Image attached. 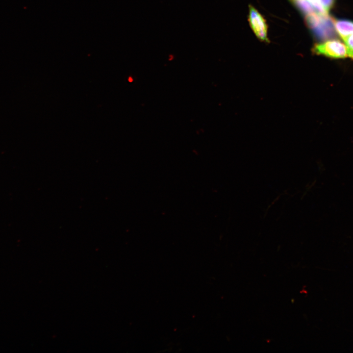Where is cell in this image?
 Segmentation results:
<instances>
[{"label":"cell","mask_w":353,"mask_h":353,"mask_svg":"<svg viewBox=\"0 0 353 353\" xmlns=\"http://www.w3.org/2000/svg\"><path fill=\"white\" fill-rule=\"evenodd\" d=\"M306 23L319 39L330 37L333 34V24L327 15L314 12L306 16Z\"/></svg>","instance_id":"cell-1"},{"label":"cell","mask_w":353,"mask_h":353,"mask_svg":"<svg viewBox=\"0 0 353 353\" xmlns=\"http://www.w3.org/2000/svg\"><path fill=\"white\" fill-rule=\"evenodd\" d=\"M312 51L315 54L332 59H344L348 57L345 44L337 40H328L315 44Z\"/></svg>","instance_id":"cell-2"},{"label":"cell","mask_w":353,"mask_h":353,"mask_svg":"<svg viewBox=\"0 0 353 353\" xmlns=\"http://www.w3.org/2000/svg\"><path fill=\"white\" fill-rule=\"evenodd\" d=\"M249 21L256 37L262 41L268 42L267 25L263 17L252 6L249 7Z\"/></svg>","instance_id":"cell-3"},{"label":"cell","mask_w":353,"mask_h":353,"mask_svg":"<svg viewBox=\"0 0 353 353\" xmlns=\"http://www.w3.org/2000/svg\"><path fill=\"white\" fill-rule=\"evenodd\" d=\"M333 25L335 29L342 39L353 34V22L352 21L338 20L335 21Z\"/></svg>","instance_id":"cell-4"},{"label":"cell","mask_w":353,"mask_h":353,"mask_svg":"<svg viewBox=\"0 0 353 353\" xmlns=\"http://www.w3.org/2000/svg\"><path fill=\"white\" fill-rule=\"evenodd\" d=\"M293 1L298 9L305 16L317 12L307 0H293Z\"/></svg>","instance_id":"cell-5"},{"label":"cell","mask_w":353,"mask_h":353,"mask_svg":"<svg viewBox=\"0 0 353 353\" xmlns=\"http://www.w3.org/2000/svg\"><path fill=\"white\" fill-rule=\"evenodd\" d=\"M346 45L348 57L353 59V34L343 39Z\"/></svg>","instance_id":"cell-6"},{"label":"cell","mask_w":353,"mask_h":353,"mask_svg":"<svg viewBox=\"0 0 353 353\" xmlns=\"http://www.w3.org/2000/svg\"><path fill=\"white\" fill-rule=\"evenodd\" d=\"M314 7L316 12L321 15H327V13L324 9L320 0H307Z\"/></svg>","instance_id":"cell-7"},{"label":"cell","mask_w":353,"mask_h":353,"mask_svg":"<svg viewBox=\"0 0 353 353\" xmlns=\"http://www.w3.org/2000/svg\"><path fill=\"white\" fill-rule=\"evenodd\" d=\"M322 5L326 12L328 13L329 10L332 7L334 0H320Z\"/></svg>","instance_id":"cell-8"}]
</instances>
